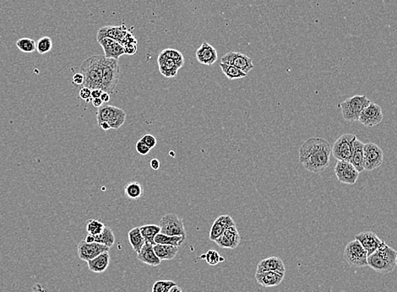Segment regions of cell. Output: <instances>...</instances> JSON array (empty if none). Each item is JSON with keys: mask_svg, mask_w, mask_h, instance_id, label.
I'll return each mask as SVG.
<instances>
[{"mask_svg": "<svg viewBox=\"0 0 397 292\" xmlns=\"http://www.w3.org/2000/svg\"><path fill=\"white\" fill-rule=\"evenodd\" d=\"M332 146L326 139L310 138L299 148V161L307 171L319 173L329 166Z\"/></svg>", "mask_w": 397, "mask_h": 292, "instance_id": "1", "label": "cell"}, {"mask_svg": "<svg viewBox=\"0 0 397 292\" xmlns=\"http://www.w3.org/2000/svg\"><path fill=\"white\" fill-rule=\"evenodd\" d=\"M104 55H92L81 63V73L84 76L83 87L102 90Z\"/></svg>", "mask_w": 397, "mask_h": 292, "instance_id": "2", "label": "cell"}, {"mask_svg": "<svg viewBox=\"0 0 397 292\" xmlns=\"http://www.w3.org/2000/svg\"><path fill=\"white\" fill-rule=\"evenodd\" d=\"M396 253L397 251L384 242L379 249L368 256V266L383 275L392 272L396 267Z\"/></svg>", "mask_w": 397, "mask_h": 292, "instance_id": "3", "label": "cell"}, {"mask_svg": "<svg viewBox=\"0 0 397 292\" xmlns=\"http://www.w3.org/2000/svg\"><path fill=\"white\" fill-rule=\"evenodd\" d=\"M371 101L366 96H352L347 98L340 104L342 108L343 119L347 122H357L359 119L360 114Z\"/></svg>", "mask_w": 397, "mask_h": 292, "instance_id": "4", "label": "cell"}, {"mask_svg": "<svg viewBox=\"0 0 397 292\" xmlns=\"http://www.w3.org/2000/svg\"><path fill=\"white\" fill-rule=\"evenodd\" d=\"M120 76V68L117 59L105 57L103 67V82L102 90L104 92L112 94L118 86Z\"/></svg>", "mask_w": 397, "mask_h": 292, "instance_id": "5", "label": "cell"}, {"mask_svg": "<svg viewBox=\"0 0 397 292\" xmlns=\"http://www.w3.org/2000/svg\"><path fill=\"white\" fill-rule=\"evenodd\" d=\"M126 114L124 111L114 106H102L96 112L97 124L99 125L103 122H106L110 125L111 129H119L124 124Z\"/></svg>", "mask_w": 397, "mask_h": 292, "instance_id": "6", "label": "cell"}, {"mask_svg": "<svg viewBox=\"0 0 397 292\" xmlns=\"http://www.w3.org/2000/svg\"><path fill=\"white\" fill-rule=\"evenodd\" d=\"M344 260L347 265L355 268L368 266V253L357 240L347 243L345 247Z\"/></svg>", "mask_w": 397, "mask_h": 292, "instance_id": "7", "label": "cell"}, {"mask_svg": "<svg viewBox=\"0 0 397 292\" xmlns=\"http://www.w3.org/2000/svg\"><path fill=\"white\" fill-rule=\"evenodd\" d=\"M357 136L352 134H342L332 146V154L338 161H350L352 154L353 144Z\"/></svg>", "mask_w": 397, "mask_h": 292, "instance_id": "8", "label": "cell"}, {"mask_svg": "<svg viewBox=\"0 0 397 292\" xmlns=\"http://www.w3.org/2000/svg\"><path fill=\"white\" fill-rule=\"evenodd\" d=\"M384 152L380 146L374 143H367L363 146V167L370 171L378 168L383 163Z\"/></svg>", "mask_w": 397, "mask_h": 292, "instance_id": "9", "label": "cell"}, {"mask_svg": "<svg viewBox=\"0 0 397 292\" xmlns=\"http://www.w3.org/2000/svg\"><path fill=\"white\" fill-rule=\"evenodd\" d=\"M160 228L161 234L168 236H183L186 237L184 222L175 214H168L164 215L160 221Z\"/></svg>", "mask_w": 397, "mask_h": 292, "instance_id": "10", "label": "cell"}, {"mask_svg": "<svg viewBox=\"0 0 397 292\" xmlns=\"http://www.w3.org/2000/svg\"><path fill=\"white\" fill-rule=\"evenodd\" d=\"M335 173L338 181L342 184L353 185L359 176V171L348 161H337L335 167Z\"/></svg>", "mask_w": 397, "mask_h": 292, "instance_id": "11", "label": "cell"}, {"mask_svg": "<svg viewBox=\"0 0 397 292\" xmlns=\"http://www.w3.org/2000/svg\"><path fill=\"white\" fill-rule=\"evenodd\" d=\"M109 250L110 247H107L105 245L100 244L97 242L88 243L83 240L79 242L77 246V254L80 260L88 262L103 252H109Z\"/></svg>", "mask_w": 397, "mask_h": 292, "instance_id": "12", "label": "cell"}, {"mask_svg": "<svg viewBox=\"0 0 397 292\" xmlns=\"http://www.w3.org/2000/svg\"><path fill=\"white\" fill-rule=\"evenodd\" d=\"M382 109L378 104L370 102L360 114L358 122L368 128L377 126L383 121Z\"/></svg>", "mask_w": 397, "mask_h": 292, "instance_id": "13", "label": "cell"}, {"mask_svg": "<svg viewBox=\"0 0 397 292\" xmlns=\"http://www.w3.org/2000/svg\"><path fill=\"white\" fill-rule=\"evenodd\" d=\"M221 63L235 66L246 75L254 68V64L251 58L244 53H238V52H229L226 53L221 58Z\"/></svg>", "mask_w": 397, "mask_h": 292, "instance_id": "14", "label": "cell"}, {"mask_svg": "<svg viewBox=\"0 0 397 292\" xmlns=\"http://www.w3.org/2000/svg\"><path fill=\"white\" fill-rule=\"evenodd\" d=\"M355 239L357 240L361 243L362 247L367 252L368 256H370L373 252L379 249L385 242L380 239L375 232H360L355 236Z\"/></svg>", "mask_w": 397, "mask_h": 292, "instance_id": "15", "label": "cell"}, {"mask_svg": "<svg viewBox=\"0 0 397 292\" xmlns=\"http://www.w3.org/2000/svg\"><path fill=\"white\" fill-rule=\"evenodd\" d=\"M128 31L129 30L124 25H118V26H112V25L104 26L98 30L97 35H96V40L98 41L102 38H108L117 41L118 43L122 44Z\"/></svg>", "mask_w": 397, "mask_h": 292, "instance_id": "16", "label": "cell"}, {"mask_svg": "<svg viewBox=\"0 0 397 292\" xmlns=\"http://www.w3.org/2000/svg\"><path fill=\"white\" fill-rule=\"evenodd\" d=\"M240 240L241 237L239 235V231L237 229L236 226H234L226 229L223 234L221 235L218 239H216L215 242L222 248L234 249L239 246Z\"/></svg>", "mask_w": 397, "mask_h": 292, "instance_id": "17", "label": "cell"}, {"mask_svg": "<svg viewBox=\"0 0 397 292\" xmlns=\"http://www.w3.org/2000/svg\"><path fill=\"white\" fill-rule=\"evenodd\" d=\"M236 226L234 220L228 214H223L219 216L217 219L214 222L213 225L211 226V231H210V240L212 242H215L216 239H218L221 235L223 234L224 232L229 227Z\"/></svg>", "mask_w": 397, "mask_h": 292, "instance_id": "18", "label": "cell"}, {"mask_svg": "<svg viewBox=\"0 0 397 292\" xmlns=\"http://www.w3.org/2000/svg\"><path fill=\"white\" fill-rule=\"evenodd\" d=\"M99 44L102 46L103 51H104V56L107 58H113L117 59L120 58L121 56L125 54L124 48L120 43H118L117 41L111 39V38H102L97 41Z\"/></svg>", "mask_w": 397, "mask_h": 292, "instance_id": "19", "label": "cell"}, {"mask_svg": "<svg viewBox=\"0 0 397 292\" xmlns=\"http://www.w3.org/2000/svg\"><path fill=\"white\" fill-rule=\"evenodd\" d=\"M196 58L198 63H202L204 65H212L218 59L217 51L210 43L204 42L197 49Z\"/></svg>", "mask_w": 397, "mask_h": 292, "instance_id": "20", "label": "cell"}, {"mask_svg": "<svg viewBox=\"0 0 397 292\" xmlns=\"http://www.w3.org/2000/svg\"><path fill=\"white\" fill-rule=\"evenodd\" d=\"M267 271L285 274L286 267L284 263L280 258L270 257L261 260L257 266L256 273L267 272Z\"/></svg>", "mask_w": 397, "mask_h": 292, "instance_id": "21", "label": "cell"}, {"mask_svg": "<svg viewBox=\"0 0 397 292\" xmlns=\"http://www.w3.org/2000/svg\"><path fill=\"white\" fill-rule=\"evenodd\" d=\"M285 274L267 271V272L256 273L255 279L259 285L264 287H275L279 285L284 279Z\"/></svg>", "mask_w": 397, "mask_h": 292, "instance_id": "22", "label": "cell"}, {"mask_svg": "<svg viewBox=\"0 0 397 292\" xmlns=\"http://www.w3.org/2000/svg\"><path fill=\"white\" fill-rule=\"evenodd\" d=\"M157 63H158L160 73L167 78L175 77L179 72V68H181L176 62L167 58L166 56H164L161 53H160V55L158 56Z\"/></svg>", "mask_w": 397, "mask_h": 292, "instance_id": "23", "label": "cell"}, {"mask_svg": "<svg viewBox=\"0 0 397 292\" xmlns=\"http://www.w3.org/2000/svg\"><path fill=\"white\" fill-rule=\"evenodd\" d=\"M137 259L141 262L150 265V266H153V267L158 266L161 262V260L156 256V252L154 251L153 245L147 243V242H146V244L144 245L141 252H139Z\"/></svg>", "mask_w": 397, "mask_h": 292, "instance_id": "24", "label": "cell"}, {"mask_svg": "<svg viewBox=\"0 0 397 292\" xmlns=\"http://www.w3.org/2000/svg\"><path fill=\"white\" fill-rule=\"evenodd\" d=\"M86 263L89 270H91V272L96 273V274L103 273L107 270L110 264L109 252H103L96 258H94L93 260Z\"/></svg>", "mask_w": 397, "mask_h": 292, "instance_id": "25", "label": "cell"}, {"mask_svg": "<svg viewBox=\"0 0 397 292\" xmlns=\"http://www.w3.org/2000/svg\"><path fill=\"white\" fill-rule=\"evenodd\" d=\"M363 146L365 144L359 139H356L353 144L352 156L350 159V162L355 166L359 172L365 171L363 167Z\"/></svg>", "mask_w": 397, "mask_h": 292, "instance_id": "26", "label": "cell"}, {"mask_svg": "<svg viewBox=\"0 0 397 292\" xmlns=\"http://www.w3.org/2000/svg\"><path fill=\"white\" fill-rule=\"evenodd\" d=\"M179 247L171 245L155 244L153 246L156 256L161 260H174L179 252Z\"/></svg>", "mask_w": 397, "mask_h": 292, "instance_id": "27", "label": "cell"}, {"mask_svg": "<svg viewBox=\"0 0 397 292\" xmlns=\"http://www.w3.org/2000/svg\"><path fill=\"white\" fill-rule=\"evenodd\" d=\"M128 242L130 243L131 247L134 251L138 254L141 252L144 245L146 244V241L144 239L143 236L141 234L140 227H135L130 230L128 233Z\"/></svg>", "mask_w": 397, "mask_h": 292, "instance_id": "28", "label": "cell"}, {"mask_svg": "<svg viewBox=\"0 0 397 292\" xmlns=\"http://www.w3.org/2000/svg\"><path fill=\"white\" fill-rule=\"evenodd\" d=\"M185 238L186 237H183V236H168V235L159 233L155 237V243L180 247L184 242Z\"/></svg>", "mask_w": 397, "mask_h": 292, "instance_id": "29", "label": "cell"}, {"mask_svg": "<svg viewBox=\"0 0 397 292\" xmlns=\"http://www.w3.org/2000/svg\"><path fill=\"white\" fill-rule=\"evenodd\" d=\"M141 234L143 236L144 239L147 243L155 245V237L156 235L161 232V228L156 225H145L140 227Z\"/></svg>", "mask_w": 397, "mask_h": 292, "instance_id": "30", "label": "cell"}, {"mask_svg": "<svg viewBox=\"0 0 397 292\" xmlns=\"http://www.w3.org/2000/svg\"><path fill=\"white\" fill-rule=\"evenodd\" d=\"M94 242L105 245L107 247H112L115 242V236L110 227H105L103 232L100 235L94 236Z\"/></svg>", "mask_w": 397, "mask_h": 292, "instance_id": "31", "label": "cell"}, {"mask_svg": "<svg viewBox=\"0 0 397 292\" xmlns=\"http://www.w3.org/2000/svg\"><path fill=\"white\" fill-rule=\"evenodd\" d=\"M143 192V187L138 181H129L124 186V194L128 199H139L142 196Z\"/></svg>", "mask_w": 397, "mask_h": 292, "instance_id": "32", "label": "cell"}, {"mask_svg": "<svg viewBox=\"0 0 397 292\" xmlns=\"http://www.w3.org/2000/svg\"><path fill=\"white\" fill-rule=\"evenodd\" d=\"M220 67L224 75L227 77L229 80H237V79H242L246 77L247 75L244 73L243 71L240 70L239 68L235 66L230 65L227 63H220Z\"/></svg>", "mask_w": 397, "mask_h": 292, "instance_id": "33", "label": "cell"}, {"mask_svg": "<svg viewBox=\"0 0 397 292\" xmlns=\"http://www.w3.org/2000/svg\"><path fill=\"white\" fill-rule=\"evenodd\" d=\"M16 47L22 53H31L37 49V43L30 38H23L16 42Z\"/></svg>", "mask_w": 397, "mask_h": 292, "instance_id": "34", "label": "cell"}, {"mask_svg": "<svg viewBox=\"0 0 397 292\" xmlns=\"http://www.w3.org/2000/svg\"><path fill=\"white\" fill-rule=\"evenodd\" d=\"M105 225L98 220L90 219L86 223V232L89 235L97 236L103 232Z\"/></svg>", "mask_w": 397, "mask_h": 292, "instance_id": "35", "label": "cell"}, {"mask_svg": "<svg viewBox=\"0 0 397 292\" xmlns=\"http://www.w3.org/2000/svg\"><path fill=\"white\" fill-rule=\"evenodd\" d=\"M161 53L163 54L164 56H166L167 58H170L172 60H174V62H176L180 67L184 65V55L179 51L176 50V49H173V48H167V49L161 51Z\"/></svg>", "mask_w": 397, "mask_h": 292, "instance_id": "36", "label": "cell"}, {"mask_svg": "<svg viewBox=\"0 0 397 292\" xmlns=\"http://www.w3.org/2000/svg\"><path fill=\"white\" fill-rule=\"evenodd\" d=\"M53 41L49 36H43L37 43V50L40 54H45L52 50Z\"/></svg>", "mask_w": 397, "mask_h": 292, "instance_id": "37", "label": "cell"}, {"mask_svg": "<svg viewBox=\"0 0 397 292\" xmlns=\"http://www.w3.org/2000/svg\"><path fill=\"white\" fill-rule=\"evenodd\" d=\"M201 259H205L206 262L212 266H215V265H218L219 263L225 261V259L221 257L218 252H216V250H209L206 254L201 256Z\"/></svg>", "mask_w": 397, "mask_h": 292, "instance_id": "38", "label": "cell"}, {"mask_svg": "<svg viewBox=\"0 0 397 292\" xmlns=\"http://www.w3.org/2000/svg\"><path fill=\"white\" fill-rule=\"evenodd\" d=\"M175 285L177 284L173 280H158L154 284L151 292H169Z\"/></svg>", "mask_w": 397, "mask_h": 292, "instance_id": "39", "label": "cell"}, {"mask_svg": "<svg viewBox=\"0 0 397 292\" xmlns=\"http://www.w3.org/2000/svg\"><path fill=\"white\" fill-rule=\"evenodd\" d=\"M136 148L137 152H138L140 155H142V156L148 155L151 150V149L149 148L148 146L146 145L143 141H141V139L136 143Z\"/></svg>", "mask_w": 397, "mask_h": 292, "instance_id": "40", "label": "cell"}, {"mask_svg": "<svg viewBox=\"0 0 397 292\" xmlns=\"http://www.w3.org/2000/svg\"><path fill=\"white\" fill-rule=\"evenodd\" d=\"M79 96L81 100H84L86 102H89L92 100L91 98V89L86 88V87H82L79 93Z\"/></svg>", "mask_w": 397, "mask_h": 292, "instance_id": "41", "label": "cell"}, {"mask_svg": "<svg viewBox=\"0 0 397 292\" xmlns=\"http://www.w3.org/2000/svg\"><path fill=\"white\" fill-rule=\"evenodd\" d=\"M141 141H143L149 148L153 149L156 145V139L153 135L151 134H146L141 139Z\"/></svg>", "mask_w": 397, "mask_h": 292, "instance_id": "42", "label": "cell"}, {"mask_svg": "<svg viewBox=\"0 0 397 292\" xmlns=\"http://www.w3.org/2000/svg\"><path fill=\"white\" fill-rule=\"evenodd\" d=\"M72 83L76 86H82L84 83V76L81 73H76L73 76Z\"/></svg>", "mask_w": 397, "mask_h": 292, "instance_id": "43", "label": "cell"}, {"mask_svg": "<svg viewBox=\"0 0 397 292\" xmlns=\"http://www.w3.org/2000/svg\"><path fill=\"white\" fill-rule=\"evenodd\" d=\"M103 90H101V89H95V90H91V98H100L101 96H102V94H103Z\"/></svg>", "mask_w": 397, "mask_h": 292, "instance_id": "44", "label": "cell"}, {"mask_svg": "<svg viewBox=\"0 0 397 292\" xmlns=\"http://www.w3.org/2000/svg\"><path fill=\"white\" fill-rule=\"evenodd\" d=\"M160 161L157 159H152L151 162H150V166L153 170H158L160 168Z\"/></svg>", "mask_w": 397, "mask_h": 292, "instance_id": "45", "label": "cell"}, {"mask_svg": "<svg viewBox=\"0 0 397 292\" xmlns=\"http://www.w3.org/2000/svg\"><path fill=\"white\" fill-rule=\"evenodd\" d=\"M91 103H92V105H93L95 107H101V106H103V101H102V99L101 98H96V99H92L91 100Z\"/></svg>", "mask_w": 397, "mask_h": 292, "instance_id": "46", "label": "cell"}, {"mask_svg": "<svg viewBox=\"0 0 397 292\" xmlns=\"http://www.w3.org/2000/svg\"><path fill=\"white\" fill-rule=\"evenodd\" d=\"M100 98L102 99L103 103H107V102L110 101V94L107 93V92H104V91H103Z\"/></svg>", "mask_w": 397, "mask_h": 292, "instance_id": "47", "label": "cell"}, {"mask_svg": "<svg viewBox=\"0 0 397 292\" xmlns=\"http://www.w3.org/2000/svg\"><path fill=\"white\" fill-rule=\"evenodd\" d=\"M98 126L102 128V129H103V130H105V131H108V130L111 129L110 125L108 123H106V122H103L102 124H99Z\"/></svg>", "mask_w": 397, "mask_h": 292, "instance_id": "48", "label": "cell"}, {"mask_svg": "<svg viewBox=\"0 0 397 292\" xmlns=\"http://www.w3.org/2000/svg\"><path fill=\"white\" fill-rule=\"evenodd\" d=\"M85 241H86V242H88V243L95 242H94V236H92V235H87V236H86V239H85Z\"/></svg>", "mask_w": 397, "mask_h": 292, "instance_id": "49", "label": "cell"}, {"mask_svg": "<svg viewBox=\"0 0 397 292\" xmlns=\"http://www.w3.org/2000/svg\"><path fill=\"white\" fill-rule=\"evenodd\" d=\"M169 292H183L181 290V288L179 287L178 285H175L174 287L172 288L171 290Z\"/></svg>", "mask_w": 397, "mask_h": 292, "instance_id": "50", "label": "cell"}, {"mask_svg": "<svg viewBox=\"0 0 397 292\" xmlns=\"http://www.w3.org/2000/svg\"><path fill=\"white\" fill-rule=\"evenodd\" d=\"M396 266H397V253H396Z\"/></svg>", "mask_w": 397, "mask_h": 292, "instance_id": "51", "label": "cell"}]
</instances>
